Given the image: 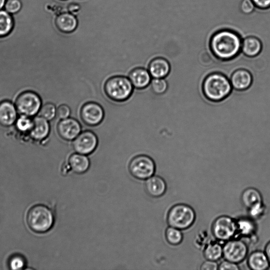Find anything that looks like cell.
<instances>
[{
	"label": "cell",
	"mask_w": 270,
	"mask_h": 270,
	"mask_svg": "<svg viewBox=\"0 0 270 270\" xmlns=\"http://www.w3.org/2000/svg\"><path fill=\"white\" fill-rule=\"evenodd\" d=\"M134 87L128 77L116 75L109 78L104 85V91L112 100L122 102L129 99Z\"/></svg>",
	"instance_id": "277c9868"
},
{
	"label": "cell",
	"mask_w": 270,
	"mask_h": 270,
	"mask_svg": "<svg viewBox=\"0 0 270 270\" xmlns=\"http://www.w3.org/2000/svg\"><path fill=\"white\" fill-rule=\"evenodd\" d=\"M196 220V213L190 206L178 204L173 206L168 215L170 227L185 230L191 228Z\"/></svg>",
	"instance_id": "5b68a950"
},
{
	"label": "cell",
	"mask_w": 270,
	"mask_h": 270,
	"mask_svg": "<svg viewBox=\"0 0 270 270\" xmlns=\"http://www.w3.org/2000/svg\"><path fill=\"white\" fill-rule=\"evenodd\" d=\"M50 125L48 120L42 117H37L33 121V126L31 130L32 137L36 140L47 138L50 132Z\"/></svg>",
	"instance_id": "d6986e66"
},
{
	"label": "cell",
	"mask_w": 270,
	"mask_h": 270,
	"mask_svg": "<svg viewBox=\"0 0 270 270\" xmlns=\"http://www.w3.org/2000/svg\"><path fill=\"white\" fill-rule=\"evenodd\" d=\"M232 89L230 80L224 74L219 72L208 74L202 85L204 96L213 102H220L227 98Z\"/></svg>",
	"instance_id": "7a4b0ae2"
},
{
	"label": "cell",
	"mask_w": 270,
	"mask_h": 270,
	"mask_svg": "<svg viewBox=\"0 0 270 270\" xmlns=\"http://www.w3.org/2000/svg\"><path fill=\"white\" fill-rule=\"evenodd\" d=\"M17 119V109L11 102L4 101L0 102V125L10 127L16 122Z\"/></svg>",
	"instance_id": "2e32d148"
},
{
	"label": "cell",
	"mask_w": 270,
	"mask_h": 270,
	"mask_svg": "<svg viewBox=\"0 0 270 270\" xmlns=\"http://www.w3.org/2000/svg\"><path fill=\"white\" fill-rule=\"evenodd\" d=\"M41 106L40 97L36 93L26 91L21 93L16 101L17 111L22 115L34 116L39 111Z\"/></svg>",
	"instance_id": "9c48e42d"
},
{
	"label": "cell",
	"mask_w": 270,
	"mask_h": 270,
	"mask_svg": "<svg viewBox=\"0 0 270 270\" xmlns=\"http://www.w3.org/2000/svg\"><path fill=\"white\" fill-rule=\"evenodd\" d=\"M80 9V7L78 4H72L68 6V10L72 14L77 13Z\"/></svg>",
	"instance_id": "f35d334b"
},
{
	"label": "cell",
	"mask_w": 270,
	"mask_h": 270,
	"mask_svg": "<svg viewBox=\"0 0 270 270\" xmlns=\"http://www.w3.org/2000/svg\"><path fill=\"white\" fill-rule=\"evenodd\" d=\"M263 49L261 40L255 36H249L242 40L241 51L248 57L258 56Z\"/></svg>",
	"instance_id": "ac0fdd59"
},
{
	"label": "cell",
	"mask_w": 270,
	"mask_h": 270,
	"mask_svg": "<svg viewBox=\"0 0 270 270\" xmlns=\"http://www.w3.org/2000/svg\"><path fill=\"white\" fill-rule=\"evenodd\" d=\"M241 202L248 209L263 202L261 193L257 189L250 187L244 191L241 196Z\"/></svg>",
	"instance_id": "603a6c76"
},
{
	"label": "cell",
	"mask_w": 270,
	"mask_h": 270,
	"mask_svg": "<svg viewBox=\"0 0 270 270\" xmlns=\"http://www.w3.org/2000/svg\"><path fill=\"white\" fill-rule=\"evenodd\" d=\"M26 223L31 230L37 233H44L53 226L55 217L48 206L38 204L30 208L26 214Z\"/></svg>",
	"instance_id": "3957f363"
},
{
	"label": "cell",
	"mask_w": 270,
	"mask_h": 270,
	"mask_svg": "<svg viewBox=\"0 0 270 270\" xmlns=\"http://www.w3.org/2000/svg\"><path fill=\"white\" fill-rule=\"evenodd\" d=\"M256 8L252 0H242L239 5L240 10L245 14L252 13Z\"/></svg>",
	"instance_id": "e575fe53"
},
{
	"label": "cell",
	"mask_w": 270,
	"mask_h": 270,
	"mask_svg": "<svg viewBox=\"0 0 270 270\" xmlns=\"http://www.w3.org/2000/svg\"><path fill=\"white\" fill-rule=\"evenodd\" d=\"M212 232L218 241L226 242L238 233L236 221L228 216H221L214 221Z\"/></svg>",
	"instance_id": "52a82bcc"
},
{
	"label": "cell",
	"mask_w": 270,
	"mask_h": 270,
	"mask_svg": "<svg viewBox=\"0 0 270 270\" xmlns=\"http://www.w3.org/2000/svg\"><path fill=\"white\" fill-rule=\"evenodd\" d=\"M242 39L233 30L224 29L215 33L209 40L213 55L223 61H229L241 52Z\"/></svg>",
	"instance_id": "6da1fadb"
},
{
	"label": "cell",
	"mask_w": 270,
	"mask_h": 270,
	"mask_svg": "<svg viewBox=\"0 0 270 270\" xmlns=\"http://www.w3.org/2000/svg\"><path fill=\"white\" fill-rule=\"evenodd\" d=\"M6 0H0V10L2 9L6 3Z\"/></svg>",
	"instance_id": "60d3db41"
},
{
	"label": "cell",
	"mask_w": 270,
	"mask_h": 270,
	"mask_svg": "<svg viewBox=\"0 0 270 270\" xmlns=\"http://www.w3.org/2000/svg\"><path fill=\"white\" fill-rule=\"evenodd\" d=\"M56 25L60 31L64 33H71L76 30L78 21L72 13H64L57 17Z\"/></svg>",
	"instance_id": "44dd1931"
},
{
	"label": "cell",
	"mask_w": 270,
	"mask_h": 270,
	"mask_svg": "<svg viewBox=\"0 0 270 270\" xmlns=\"http://www.w3.org/2000/svg\"><path fill=\"white\" fill-rule=\"evenodd\" d=\"M270 264V241L267 243L264 251Z\"/></svg>",
	"instance_id": "ab89813d"
},
{
	"label": "cell",
	"mask_w": 270,
	"mask_h": 270,
	"mask_svg": "<svg viewBox=\"0 0 270 270\" xmlns=\"http://www.w3.org/2000/svg\"><path fill=\"white\" fill-rule=\"evenodd\" d=\"M200 269L201 270H217L219 269V265L216 261L206 260L202 263Z\"/></svg>",
	"instance_id": "74e56055"
},
{
	"label": "cell",
	"mask_w": 270,
	"mask_h": 270,
	"mask_svg": "<svg viewBox=\"0 0 270 270\" xmlns=\"http://www.w3.org/2000/svg\"><path fill=\"white\" fill-rule=\"evenodd\" d=\"M248 265L253 270H265L270 266L265 252L255 251L252 252L248 259Z\"/></svg>",
	"instance_id": "7402d4cb"
},
{
	"label": "cell",
	"mask_w": 270,
	"mask_h": 270,
	"mask_svg": "<svg viewBox=\"0 0 270 270\" xmlns=\"http://www.w3.org/2000/svg\"><path fill=\"white\" fill-rule=\"evenodd\" d=\"M248 210L251 218L255 220L260 219L264 215L266 207L262 202L253 206Z\"/></svg>",
	"instance_id": "1f68e13d"
},
{
	"label": "cell",
	"mask_w": 270,
	"mask_h": 270,
	"mask_svg": "<svg viewBox=\"0 0 270 270\" xmlns=\"http://www.w3.org/2000/svg\"><path fill=\"white\" fill-rule=\"evenodd\" d=\"M16 125L20 131L24 132L31 130L33 126V121L28 116L22 115L18 119Z\"/></svg>",
	"instance_id": "4dcf8cb0"
},
{
	"label": "cell",
	"mask_w": 270,
	"mask_h": 270,
	"mask_svg": "<svg viewBox=\"0 0 270 270\" xmlns=\"http://www.w3.org/2000/svg\"><path fill=\"white\" fill-rule=\"evenodd\" d=\"M57 110L55 105L52 103H48L43 105L40 111L41 117L51 121L56 116Z\"/></svg>",
	"instance_id": "f1b7e54d"
},
{
	"label": "cell",
	"mask_w": 270,
	"mask_h": 270,
	"mask_svg": "<svg viewBox=\"0 0 270 270\" xmlns=\"http://www.w3.org/2000/svg\"><path fill=\"white\" fill-rule=\"evenodd\" d=\"M22 8L20 0H8L5 4V9L10 14L18 13Z\"/></svg>",
	"instance_id": "d6a6232c"
},
{
	"label": "cell",
	"mask_w": 270,
	"mask_h": 270,
	"mask_svg": "<svg viewBox=\"0 0 270 270\" xmlns=\"http://www.w3.org/2000/svg\"><path fill=\"white\" fill-rule=\"evenodd\" d=\"M225 260L239 264L247 257L249 249L247 244L240 239H232L223 246Z\"/></svg>",
	"instance_id": "30bf717a"
},
{
	"label": "cell",
	"mask_w": 270,
	"mask_h": 270,
	"mask_svg": "<svg viewBox=\"0 0 270 270\" xmlns=\"http://www.w3.org/2000/svg\"><path fill=\"white\" fill-rule=\"evenodd\" d=\"M9 266L11 269H22L26 265L25 259L20 255H14L9 260Z\"/></svg>",
	"instance_id": "f546056e"
},
{
	"label": "cell",
	"mask_w": 270,
	"mask_h": 270,
	"mask_svg": "<svg viewBox=\"0 0 270 270\" xmlns=\"http://www.w3.org/2000/svg\"><path fill=\"white\" fill-rule=\"evenodd\" d=\"M203 254L206 260L217 262L223 257V246L217 242L209 243L205 247Z\"/></svg>",
	"instance_id": "d4e9b609"
},
{
	"label": "cell",
	"mask_w": 270,
	"mask_h": 270,
	"mask_svg": "<svg viewBox=\"0 0 270 270\" xmlns=\"http://www.w3.org/2000/svg\"><path fill=\"white\" fill-rule=\"evenodd\" d=\"M256 7L264 11L270 8V0H252Z\"/></svg>",
	"instance_id": "8d00e7d4"
},
{
	"label": "cell",
	"mask_w": 270,
	"mask_h": 270,
	"mask_svg": "<svg viewBox=\"0 0 270 270\" xmlns=\"http://www.w3.org/2000/svg\"><path fill=\"white\" fill-rule=\"evenodd\" d=\"M82 125L78 120L73 117L62 119L57 126L60 138L67 141H72L82 132Z\"/></svg>",
	"instance_id": "7c38bea8"
},
{
	"label": "cell",
	"mask_w": 270,
	"mask_h": 270,
	"mask_svg": "<svg viewBox=\"0 0 270 270\" xmlns=\"http://www.w3.org/2000/svg\"><path fill=\"white\" fill-rule=\"evenodd\" d=\"M147 69L153 78H165L171 72V66L167 59L158 57L151 60Z\"/></svg>",
	"instance_id": "4fadbf2b"
},
{
	"label": "cell",
	"mask_w": 270,
	"mask_h": 270,
	"mask_svg": "<svg viewBox=\"0 0 270 270\" xmlns=\"http://www.w3.org/2000/svg\"><path fill=\"white\" fill-rule=\"evenodd\" d=\"M239 268L237 264L226 260L219 265V269L220 270H238Z\"/></svg>",
	"instance_id": "d590c367"
},
{
	"label": "cell",
	"mask_w": 270,
	"mask_h": 270,
	"mask_svg": "<svg viewBox=\"0 0 270 270\" xmlns=\"http://www.w3.org/2000/svg\"><path fill=\"white\" fill-rule=\"evenodd\" d=\"M237 233L245 237H251L257 231V226L254 220L248 218H242L236 221Z\"/></svg>",
	"instance_id": "cb8c5ba5"
},
{
	"label": "cell",
	"mask_w": 270,
	"mask_h": 270,
	"mask_svg": "<svg viewBox=\"0 0 270 270\" xmlns=\"http://www.w3.org/2000/svg\"><path fill=\"white\" fill-rule=\"evenodd\" d=\"M167 241L172 246H178L181 244L183 239L182 230L170 227L166 233Z\"/></svg>",
	"instance_id": "4316f807"
},
{
	"label": "cell",
	"mask_w": 270,
	"mask_h": 270,
	"mask_svg": "<svg viewBox=\"0 0 270 270\" xmlns=\"http://www.w3.org/2000/svg\"><path fill=\"white\" fill-rule=\"evenodd\" d=\"M230 80L232 88L236 91H244L252 85L253 77L249 71L239 69L233 72Z\"/></svg>",
	"instance_id": "9a60e30c"
},
{
	"label": "cell",
	"mask_w": 270,
	"mask_h": 270,
	"mask_svg": "<svg viewBox=\"0 0 270 270\" xmlns=\"http://www.w3.org/2000/svg\"><path fill=\"white\" fill-rule=\"evenodd\" d=\"M150 86L155 94L161 95L168 92L169 85L165 78H153Z\"/></svg>",
	"instance_id": "83f0119b"
},
{
	"label": "cell",
	"mask_w": 270,
	"mask_h": 270,
	"mask_svg": "<svg viewBox=\"0 0 270 270\" xmlns=\"http://www.w3.org/2000/svg\"><path fill=\"white\" fill-rule=\"evenodd\" d=\"M129 170L134 178L145 180L154 175L156 165L152 157L146 155H140L134 157L130 161Z\"/></svg>",
	"instance_id": "8992f818"
},
{
	"label": "cell",
	"mask_w": 270,
	"mask_h": 270,
	"mask_svg": "<svg viewBox=\"0 0 270 270\" xmlns=\"http://www.w3.org/2000/svg\"><path fill=\"white\" fill-rule=\"evenodd\" d=\"M104 117L103 108L97 102H87L81 109L82 122L88 127H93L99 125L103 121Z\"/></svg>",
	"instance_id": "8fae6325"
},
{
	"label": "cell",
	"mask_w": 270,
	"mask_h": 270,
	"mask_svg": "<svg viewBox=\"0 0 270 270\" xmlns=\"http://www.w3.org/2000/svg\"><path fill=\"white\" fill-rule=\"evenodd\" d=\"M134 88L144 89L151 84L152 76L148 69L144 67H139L131 70L128 74Z\"/></svg>",
	"instance_id": "5bb4252c"
},
{
	"label": "cell",
	"mask_w": 270,
	"mask_h": 270,
	"mask_svg": "<svg viewBox=\"0 0 270 270\" xmlns=\"http://www.w3.org/2000/svg\"><path fill=\"white\" fill-rule=\"evenodd\" d=\"M70 107L67 104L60 105L57 110L56 115L60 119H64L69 118L71 115Z\"/></svg>",
	"instance_id": "836d02e7"
},
{
	"label": "cell",
	"mask_w": 270,
	"mask_h": 270,
	"mask_svg": "<svg viewBox=\"0 0 270 270\" xmlns=\"http://www.w3.org/2000/svg\"><path fill=\"white\" fill-rule=\"evenodd\" d=\"M13 27V20L7 11L0 10V37L8 35Z\"/></svg>",
	"instance_id": "484cf974"
},
{
	"label": "cell",
	"mask_w": 270,
	"mask_h": 270,
	"mask_svg": "<svg viewBox=\"0 0 270 270\" xmlns=\"http://www.w3.org/2000/svg\"><path fill=\"white\" fill-rule=\"evenodd\" d=\"M68 165L74 173L81 174L86 173L91 166V161L87 155L73 153L69 158Z\"/></svg>",
	"instance_id": "ffe728a7"
},
{
	"label": "cell",
	"mask_w": 270,
	"mask_h": 270,
	"mask_svg": "<svg viewBox=\"0 0 270 270\" xmlns=\"http://www.w3.org/2000/svg\"><path fill=\"white\" fill-rule=\"evenodd\" d=\"M145 188L149 196L159 198L166 192L167 185L165 180L158 176H152L146 180Z\"/></svg>",
	"instance_id": "e0dca14e"
},
{
	"label": "cell",
	"mask_w": 270,
	"mask_h": 270,
	"mask_svg": "<svg viewBox=\"0 0 270 270\" xmlns=\"http://www.w3.org/2000/svg\"><path fill=\"white\" fill-rule=\"evenodd\" d=\"M99 140L96 133L92 129L83 131L72 142L75 152L89 155L93 153L97 149Z\"/></svg>",
	"instance_id": "ba28073f"
}]
</instances>
